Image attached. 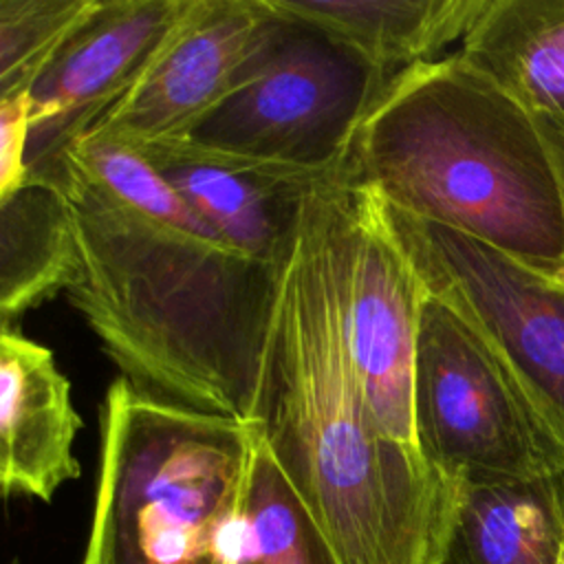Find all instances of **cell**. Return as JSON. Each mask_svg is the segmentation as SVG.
Segmentation results:
<instances>
[{"mask_svg":"<svg viewBox=\"0 0 564 564\" xmlns=\"http://www.w3.org/2000/svg\"><path fill=\"white\" fill-rule=\"evenodd\" d=\"M134 152L141 154L229 247L275 269H282L293 251L304 196L313 185L324 181L249 167L183 141L152 143Z\"/></svg>","mask_w":564,"mask_h":564,"instance_id":"obj_11","label":"cell"},{"mask_svg":"<svg viewBox=\"0 0 564 564\" xmlns=\"http://www.w3.org/2000/svg\"><path fill=\"white\" fill-rule=\"evenodd\" d=\"M238 564H337L256 423Z\"/></svg>","mask_w":564,"mask_h":564,"instance_id":"obj_17","label":"cell"},{"mask_svg":"<svg viewBox=\"0 0 564 564\" xmlns=\"http://www.w3.org/2000/svg\"><path fill=\"white\" fill-rule=\"evenodd\" d=\"M271 7L344 42L390 77L434 62L463 42L487 0H269Z\"/></svg>","mask_w":564,"mask_h":564,"instance_id":"obj_14","label":"cell"},{"mask_svg":"<svg viewBox=\"0 0 564 564\" xmlns=\"http://www.w3.org/2000/svg\"><path fill=\"white\" fill-rule=\"evenodd\" d=\"M339 289L350 357L372 416L383 434L421 454L414 425V361L425 291L386 218L381 198L366 187H348Z\"/></svg>","mask_w":564,"mask_h":564,"instance_id":"obj_8","label":"cell"},{"mask_svg":"<svg viewBox=\"0 0 564 564\" xmlns=\"http://www.w3.org/2000/svg\"><path fill=\"white\" fill-rule=\"evenodd\" d=\"M346 178L388 205L564 280V203L535 119L458 53L388 79Z\"/></svg>","mask_w":564,"mask_h":564,"instance_id":"obj_3","label":"cell"},{"mask_svg":"<svg viewBox=\"0 0 564 564\" xmlns=\"http://www.w3.org/2000/svg\"><path fill=\"white\" fill-rule=\"evenodd\" d=\"M99 0H0V99L31 93Z\"/></svg>","mask_w":564,"mask_h":564,"instance_id":"obj_18","label":"cell"},{"mask_svg":"<svg viewBox=\"0 0 564 564\" xmlns=\"http://www.w3.org/2000/svg\"><path fill=\"white\" fill-rule=\"evenodd\" d=\"M13 564H18V562H13Z\"/></svg>","mask_w":564,"mask_h":564,"instance_id":"obj_22","label":"cell"},{"mask_svg":"<svg viewBox=\"0 0 564 564\" xmlns=\"http://www.w3.org/2000/svg\"><path fill=\"white\" fill-rule=\"evenodd\" d=\"M280 20L269 0H187L139 82L77 141L137 150L181 139L238 86Z\"/></svg>","mask_w":564,"mask_h":564,"instance_id":"obj_9","label":"cell"},{"mask_svg":"<svg viewBox=\"0 0 564 564\" xmlns=\"http://www.w3.org/2000/svg\"><path fill=\"white\" fill-rule=\"evenodd\" d=\"M346 172L302 200L258 427L337 564H436L458 482L379 427L350 357L339 251Z\"/></svg>","mask_w":564,"mask_h":564,"instance_id":"obj_2","label":"cell"},{"mask_svg":"<svg viewBox=\"0 0 564 564\" xmlns=\"http://www.w3.org/2000/svg\"><path fill=\"white\" fill-rule=\"evenodd\" d=\"M553 159L564 203V117H533Z\"/></svg>","mask_w":564,"mask_h":564,"instance_id":"obj_20","label":"cell"},{"mask_svg":"<svg viewBox=\"0 0 564 564\" xmlns=\"http://www.w3.org/2000/svg\"><path fill=\"white\" fill-rule=\"evenodd\" d=\"M46 185L79 242L68 302L119 377L154 401L258 423L284 267L229 247L130 148L75 141Z\"/></svg>","mask_w":564,"mask_h":564,"instance_id":"obj_1","label":"cell"},{"mask_svg":"<svg viewBox=\"0 0 564 564\" xmlns=\"http://www.w3.org/2000/svg\"><path fill=\"white\" fill-rule=\"evenodd\" d=\"M381 203L423 289L447 302L489 344L564 463V280L546 278L463 231Z\"/></svg>","mask_w":564,"mask_h":564,"instance_id":"obj_7","label":"cell"},{"mask_svg":"<svg viewBox=\"0 0 564 564\" xmlns=\"http://www.w3.org/2000/svg\"><path fill=\"white\" fill-rule=\"evenodd\" d=\"M82 416L51 348L13 328L0 333V485L2 494L51 502L79 478L75 438Z\"/></svg>","mask_w":564,"mask_h":564,"instance_id":"obj_12","label":"cell"},{"mask_svg":"<svg viewBox=\"0 0 564 564\" xmlns=\"http://www.w3.org/2000/svg\"><path fill=\"white\" fill-rule=\"evenodd\" d=\"M564 544V474L458 482L436 564H557Z\"/></svg>","mask_w":564,"mask_h":564,"instance_id":"obj_13","label":"cell"},{"mask_svg":"<svg viewBox=\"0 0 564 564\" xmlns=\"http://www.w3.org/2000/svg\"><path fill=\"white\" fill-rule=\"evenodd\" d=\"M187 0H99L33 84L26 183H44L66 150L143 75Z\"/></svg>","mask_w":564,"mask_h":564,"instance_id":"obj_10","label":"cell"},{"mask_svg":"<svg viewBox=\"0 0 564 564\" xmlns=\"http://www.w3.org/2000/svg\"><path fill=\"white\" fill-rule=\"evenodd\" d=\"M458 55L531 117H564V0H487Z\"/></svg>","mask_w":564,"mask_h":564,"instance_id":"obj_15","label":"cell"},{"mask_svg":"<svg viewBox=\"0 0 564 564\" xmlns=\"http://www.w3.org/2000/svg\"><path fill=\"white\" fill-rule=\"evenodd\" d=\"M280 18L238 86L174 141L258 170L341 174L390 75L326 31Z\"/></svg>","mask_w":564,"mask_h":564,"instance_id":"obj_5","label":"cell"},{"mask_svg":"<svg viewBox=\"0 0 564 564\" xmlns=\"http://www.w3.org/2000/svg\"><path fill=\"white\" fill-rule=\"evenodd\" d=\"M256 423L154 401L117 377L82 564H238Z\"/></svg>","mask_w":564,"mask_h":564,"instance_id":"obj_4","label":"cell"},{"mask_svg":"<svg viewBox=\"0 0 564 564\" xmlns=\"http://www.w3.org/2000/svg\"><path fill=\"white\" fill-rule=\"evenodd\" d=\"M557 564H564V544H562V553H560V562Z\"/></svg>","mask_w":564,"mask_h":564,"instance_id":"obj_21","label":"cell"},{"mask_svg":"<svg viewBox=\"0 0 564 564\" xmlns=\"http://www.w3.org/2000/svg\"><path fill=\"white\" fill-rule=\"evenodd\" d=\"M31 132L29 93L0 99V198L26 183V150Z\"/></svg>","mask_w":564,"mask_h":564,"instance_id":"obj_19","label":"cell"},{"mask_svg":"<svg viewBox=\"0 0 564 564\" xmlns=\"http://www.w3.org/2000/svg\"><path fill=\"white\" fill-rule=\"evenodd\" d=\"M414 425L423 458L452 482L564 474L555 443L502 361L427 291L414 361Z\"/></svg>","mask_w":564,"mask_h":564,"instance_id":"obj_6","label":"cell"},{"mask_svg":"<svg viewBox=\"0 0 564 564\" xmlns=\"http://www.w3.org/2000/svg\"><path fill=\"white\" fill-rule=\"evenodd\" d=\"M82 275L75 220L66 196L46 183H24L0 198L2 328L70 291Z\"/></svg>","mask_w":564,"mask_h":564,"instance_id":"obj_16","label":"cell"}]
</instances>
